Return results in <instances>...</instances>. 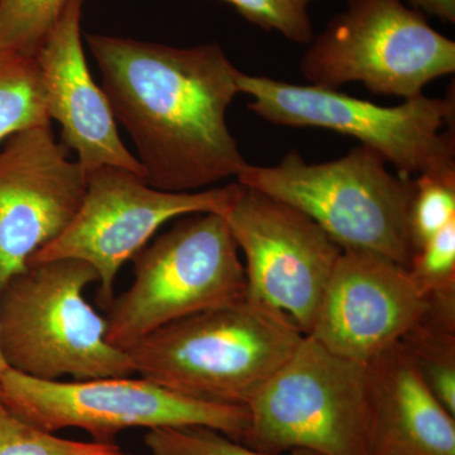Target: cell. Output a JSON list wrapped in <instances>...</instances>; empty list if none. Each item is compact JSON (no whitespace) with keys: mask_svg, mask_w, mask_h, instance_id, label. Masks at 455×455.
Returning a JSON list of instances; mask_svg holds the SVG:
<instances>
[{"mask_svg":"<svg viewBox=\"0 0 455 455\" xmlns=\"http://www.w3.org/2000/svg\"><path fill=\"white\" fill-rule=\"evenodd\" d=\"M100 88L139 152L149 187L196 193L248 163L227 123L241 71L218 44L180 49L88 35Z\"/></svg>","mask_w":455,"mask_h":455,"instance_id":"cell-1","label":"cell"},{"mask_svg":"<svg viewBox=\"0 0 455 455\" xmlns=\"http://www.w3.org/2000/svg\"><path fill=\"white\" fill-rule=\"evenodd\" d=\"M304 335L286 314L245 296L161 326L124 350L134 373L167 390L247 406Z\"/></svg>","mask_w":455,"mask_h":455,"instance_id":"cell-2","label":"cell"},{"mask_svg":"<svg viewBox=\"0 0 455 455\" xmlns=\"http://www.w3.org/2000/svg\"><path fill=\"white\" fill-rule=\"evenodd\" d=\"M98 272L82 259L31 262L0 289V350L12 370L33 379L76 381L130 377L125 350L107 339V319L85 300Z\"/></svg>","mask_w":455,"mask_h":455,"instance_id":"cell-3","label":"cell"},{"mask_svg":"<svg viewBox=\"0 0 455 455\" xmlns=\"http://www.w3.org/2000/svg\"><path fill=\"white\" fill-rule=\"evenodd\" d=\"M386 164L364 145L324 164H307L293 149L276 166L248 164L236 181L299 209L343 251L381 254L409 268L415 179L394 175Z\"/></svg>","mask_w":455,"mask_h":455,"instance_id":"cell-4","label":"cell"},{"mask_svg":"<svg viewBox=\"0 0 455 455\" xmlns=\"http://www.w3.org/2000/svg\"><path fill=\"white\" fill-rule=\"evenodd\" d=\"M132 260L133 283L113 299L107 319V339L119 349L161 326L247 296L238 245L218 212L179 221Z\"/></svg>","mask_w":455,"mask_h":455,"instance_id":"cell-5","label":"cell"},{"mask_svg":"<svg viewBox=\"0 0 455 455\" xmlns=\"http://www.w3.org/2000/svg\"><path fill=\"white\" fill-rule=\"evenodd\" d=\"M243 443L269 454L370 455L366 364L309 334L247 403Z\"/></svg>","mask_w":455,"mask_h":455,"instance_id":"cell-6","label":"cell"},{"mask_svg":"<svg viewBox=\"0 0 455 455\" xmlns=\"http://www.w3.org/2000/svg\"><path fill=\"white\" fill-rule=\"evenodd\" d=\"M239 92L250 95L251 112L286 127H315L361 140L396 167L398 175L455 172V101L424 94L396 107H381L338 89L295 85L239 73Z\"/></svg>","mask_w":455,"mask_h":455,"instance_id":"cell-7","label":"cell"},{"mask_svg":"<svg viewBox=\"0 0 455 455\" xmlns=\"http://www.w3.org/2000/svg\"><path fill=\"white\" fill-rule=\"evenodd\" d=\"M300 70L310 85L362 83L373 94L415 98L454 73L455 42L401 0H347L311 41Z\"/></svg>","mask_w":455,"mask_h":455,"instance_id":"cell-8","label":"cell"},{"mask_svg":"<svg viewBox=\"0 0 455 455\" xmlns=\"http://www.w3.org/2000/svg\"><path fill=\"white\" fill-rule=\"evenodd\" d=\"M0 401L23 421L55 434L77 427L95 443L116 444L133 427H208L242 442L248 427L245 406L220 405L181 396L146 379L130 377L59 382L33 379L7 368L0 376Z\"/></svg>","mask_w":455,"mask_h":455,"instance_id":"cell-9","label":"cell"},{"mask_svg":"<svg viewBox=\"0 0 455 455\" xmlns=\"http://www.w3.org/2000/svg\"><path fill=\"white\" fill-rule=\"evenodd\" d=\"M243 185L169 193L122 167L88 173V187L73 223L55 242L33 254L31 262L60 259L85 260L98 272L99 300L110 307L119 269L146 247L167 221L188 214L226 215Z\"/></svg>","mask_w":455,"mask_h":455,"instance_id":"cell-10","label":"cell"},{"mask_svg":"<svg viewBox=\"0 0 455 455\" xmlns=\"http://www.w3.org/2000/svg\"><path fill=\"white\" fill-rule=\"evenodd\" d=\"M224 217L245 257L247 298L309 334L343 248L299 209L253 188L243 187Z\"/></svg>","mask_w":455,"mask_h":455,"instance_id":"cell-11","label":"cell"},{"mask_svg":"<svg viewBox=\"0 0 455 455\" xmlns=\"http://www.w3.org/2000/svg\"><path fill=\"white\" fill-rule=\"evenodd\" d=\"M68 151L51 123L12 134L0 149V289L80 211L88 172Z\"/></svg>","mask_w":455,"mask_h":455,"instance_id":"cell-12","label":"cell"},{"mask_svg":"<svg viewBox=\"0 0 455 455\" xmlns=\"http://www.w3.org/2000/svg\"><path fill=\"white\" fill-rule=\"evenodd\" d=\"M430 295L410 269L366 251H343L309 335L334 355L366 364L423 320Z\"/></svg>","mask_w":455,"mask_h":455,"instance_id":"cell-13","label":"cell"},{"mask_svg":"<svg viewBox=\"0 0 455 455\" xmlns=\"http://www.w3.org/2000/svg\"><path fill=\"white\" fill-rule=\"evenodd\" d=\"M84 3L66 2L35 56L50 119L59 123L62 143L76 152L86 172L114 166L145 179L139 160L122 142L106 92L90 74L82 41Z\"/></svg>","mask_w":455,"mask_h":455,"instance_id":"cell-14","label":"cell"},{"mask_svg":"<svg viewBox=\"0 0 455 455\" xmlns=\"http://www.w3.org/2000/svg\"><path fill=\"white\" fill-rule=\"evenodd\" d=\"M370 455H455V416L403 341L366 363Z\"/></svg>","mask_w":455,"mask_h":455,"instance_id":"cell-15","label":"cell"},{"mask_svg":"<svg viewBox=\"0 0 455 455\" xmlns=\"http://www.w3.org/2000/svg\"><path fill=\"white\" fill-rule=\"evenodd\" d=\"M50 123L36 57L0 50V142L17 132Z\"/></svg>","mask_w":455,"mask_h":455,"instance_id":"cell-16","label":"cell"},{"mask_svg":"<svg viewBox=\"0 0 455 455\" xmlns=\"http://www.w3.org/2000/svg\"><path fill=\"white\" fill-rule=\"evenodd\" d=\"M68 0H0V50L35 57Z\"/></svg>","mask_w":455,"mask_h":455,"instance_id":"cell-17","label":"cell"},{"mask_svg":"<svg viewBox=\"0 0 455 455\" xmlns=\"http://www.w3.org/2000/svg\"><path fill=\"white\" fill-rule=\"evenodd\" d=\"M116 444L74 442L32 427L0 401V455H118Z\"/></svg>","mask_w":455,"mask_h":455,"instance_id":"cell-18","label":"cell"},{"mask_svg":"<svg viewBox=\"0 0 455 455\" xmlns=\"http://www.w3.org/2000/svg\"><path fill=\"white\" fill-rule=\"evenodd\" d=\"M455 221V172L424 173L415 179V193L410 206V235L419 250ZM415 254V253H414Z\"/></svg>","mask_w":455,"mask_h":455,"instance_id":"cell-19","label":"cell"},{"mask_svg":"<svg viewBox=\"0 0 455 455\" xmlns=\"http://www.w3.org/2000/svg\"><path fill=\"white\" fill-rule=\"evenodd\" d=\"M145 444L152 455H319L302 449L283 454L265 453L199 425L149 430Z\"/></svg>","mask_w":455,"mask_h":455,"instance_id":"cell-20","label":"cell"},{"mask_svg":"<svg viewBox=\"0 0 455 455\" xmlns=\"http://www.w3.org/2000/svg\"><path fill=\"white\" fill-rule=\"evenodd\" d=\"M248 22L276 31L295 44H310L314 28L309 5L316 0H223Z\"/></svg>","mask_w":455,"mask_h":455,"instance_id":"cell-21","label":"cell"},{"mask_svg":"<svg viewBox=\"0 0 455 455\" xmlns=\"http://www.w3.org/2000/svg\"><path fill=\"white\" fill-rule=\"evenodd\" d=\"M409 269L427 295L455 293V221L416 251Z\"/></svg>","mask_w":455,"mask_h":455,"instance_id":"cell-22","label":"cell"},{"mask_svg":"<svg viewBox=\"0 0 455 455\" xmlns=\"http://www.w3.org/2000/svg\"><path fill=\"white\" fill-rule=\"evenodd\" d=\"M412 8L439 18L445 23L455 22V0H409Z\"/></svg>","mask_w":455,"mask_h":455,"instance_id":"cell-23","label":"cell"},{"mask_svg":"<svg viewBox=\"0 0 455 455\" xmlns=\"http://www.w3.org/2000/svg\"><path fill=\"white\" fill-rule=\"evenodd\" d=\"M7 368V363H5L4 358H3L2 350H0V376H2V373L4 372Z\"/></svg>","mask_w":455,"mask_h":455,"instance_id":"cell-24","label":"cell"},{"mask_svg":"<svg viewBox=\"0 0 455 455\" xmlns=\"http://www.w3.org/2000/svg\"><path fill=\"white\" fill-rule=\"evenodd\" d=\"M118 455H127V454H123L122 451H121V453H119Z\"/></svg>","mask_w":455,"mask_h":455,"instance_id":"cell-25","label":"cell"}]
</instances>
